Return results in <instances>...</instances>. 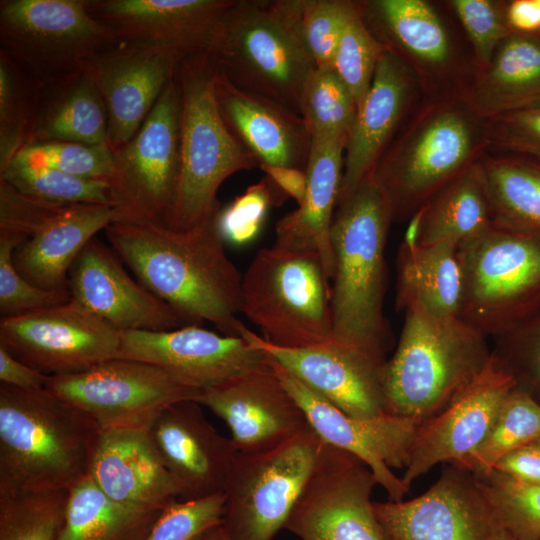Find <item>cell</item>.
I'll return each mask as SVG.
<instances>
[{"label":"cell","mask_w":540,"mask_h":540,"mask_svg":"<svg viewBox=\"0 0 540 540\" xmlns=\"http://www.w3.org/2000/svg\"><path fill=\"white\" fill-rule=\"evenodd\" d=\"M163 510L116 501L89 473L69 490L58 540H147Z\"/></svg>","instance_id":"obj_34"},{"label":"cell","mask_w":540,"mask_h":540,"mask_svg":"<svg viewBox=\"0 0 540 540\" xmlns=\"http://www.w3.org/2000/svg\"><path fill=\"white\" fill-rule=\"evenodd\" d=\"M331 286L319 256L272 246L242 277L241 310L273 345L302 348L333 341Z\"/></svg>","instance_id":"obj_7"},{"label":"cell","mask_w":540,"mask_h":540,"mask_svg":"<svg viewBox=\"0 0 540 540\" xmlns=\"http://www.w3.org/2000/svg\"><path fill=\"white\" fill-rule=\"evenodd\" d=\"M53 141L109 145L106 107L86 71L42 88L30 145Z\"/></svg>","instance_id":"obj_33"},{"label":"cell","mask_w":540,"mask_h":540,"mask_svg":"<svg viewBox=\"0 0 540 540\" xmlns=\"http://www.w3.org/2000/svg\"><path fill=\"white\" fill-rule=\"evenodd\" d=\"M494 225L481 168L456 176L414 214L404 240L418 245L450 242L457 247Z\"/></svg>","instance_id":"obj_31"},{"label":"cell","mask_w":540,"mask_h":540,"mask_svg":"<svg viewBox=\"0 0 540 540\" xmlns=\"http://www.w3.org/2000/svg\"><path fill=\"white\" fill-rule=\"evenodd\" d=\"M46 389L86 413L102 429H148L165 408L196 400L201 392L157 365L125 358L50 376Z\"/></svg>","instance_id":"obj_12"},{"label":"cell","mask_w":540,"mask_h":540,"mask_svg":"<svg viewBox=\"0 0 540 540\" xmlns=\"http://www.w3.org/2000/svg\"><path fill=\"white\" fill-rule=\"evenodd\" d=\"M347 139V136L312 137L303 202L296 210L284 215L275 228L276 246L317 254L328 279L333 278L335 271L330 234L343 176Z\"/></svg>","instance_id":"obj_28"},{"label":"cell","mask_w":540,"mask_h":540,"mask_svg":"<svg viewBox=\"0 0 540 540\" xmlns=\"http://www.w3.org/2000/svg\"><path fill=\"white\" fill-rule=\"evenodd\" d=\"M392 220L385 193L369 175L337 204L330 234L335 256L332 339L380 365L386 363L393 342L384 315L385 247Z\"/></svg>","instance_id":"obj_2"},{"label":"cell","mask_w":540,"mask_h":540,"mask_svg":"<svg viewBox=\"0 0 540 540\" xmlns=\"http://www.w3.org/2000/svg\"><path fill=\"white\" fill-rule=\"evenodd\" d=\"M325 442L310 427L272 447L237 452L221 526L230 540H272L310 480Z\"/></svg>","instance_id":"obj_10"},{"label":"cell","mask_w":540,"mask_h":540,"mask_svg":"<svg viewBox=\"0 0 540 540\" xmlns=\"http://www.w3.org/2000/svg\"><path fill=\"white\" fill-rule=\"evenodd\" d=\"M512 147L525 153H529L540 160V145L514 140Z\"/></svg>","instance_id":"obj_59"},{"label":"cell","mask_w":540,"mask_h":540,"mask_svg":"<svg viewBox=\"0 0 540 540\" xmlns=\"http://www.w3.org/2000/svg\"><path fill=\"white\" fill-rule=\"evenodd\" d=\"M235 1L87 0V9L121 41L158 48L180 62L207 52Z\"/></svg>","instance_id":"obj_20"},{"label":"cell","mask_w":540,"mask_h":540,"mask_svg":"<svg viewBox=\"0 0 540 540\" xmlns=\"http://www.w3.org/2000/svg\"><path fill=\"white\" fill-rule=\"evenodd\" d=\"M180 489V500L224 492L237 450L218 433L195 400L165 408L147 429Z\"/></svg>","instance_id":"obj_25"},{"label":"cell","mask_w":540,"mask_h":540,"mask_svg":"<svg viewBox=\"0 0 540 540\" xmlns=\"http://www.w3.org/2000/svg\"><path fill=\"white\" fill-rule=\"evenodd\" d=\"M113 153L114 172L108 182L113 222L169 228L181 172L175 75L137 133Z\"/></svg>","instance_id":"obj_11"},{"label":"cell","mask_w":540,"mask_h":540,"mask_svg":"<svg viewBox=\"0 0 540 540\" xmlns=\"http://www.w3.org/2000/svg\"><path fill=\"white\" fill-rule=\"evenodd\" d=\"M69 491L0 492V540H58Z\"/></svg>","instance_id":"obj_40"},{"label":"cell","mask_w":540,"mask_h":540,"mask_svg":"<svg viewBox=\"0 0 540 540\" xmlns=\"http://www.w3.org/2000/svg\"><path fill=\"white\" fill-rule=\"evenodd\" d=\"M459 317L497 338L540 312V237L497 225L458 246Z\"/></svg>","instance_id":"obj_8"},{"label":"cell","mask_w":540,"mask_h":540,"mask_svg":"<svg viewBox=\"0 0 540 540\" xmlns=\"http://www.w3.org/2000/svg\"><path fill=\"white\" fill-rule=\"evenodd\" d=\"M13 161L107 183L114 172V153L107 144L87 145L65 141L36 143L24 147Z\"/></svg>","instance_id":"obj_44"},{"label":"cell","mask_w":540,"mask_h":540,"mask_svg":"<svg viewBox=\"0 0 540 540\" xmlns=\"http://www.w3.org/2000/svg\"><path fill=\"white\" fill-rule=\"evenodd\" d=\"M451 3L473 42L478 58L489 63L495 46L505 35L498 11L487 0H455Z\"/></svg>","instance_id":"obj_52"},{"label":"cell","mask_w":540,"mask_h":540,"mask_svg":"<svg viewBox=\"0 0 540 540\" xmlns=\"http://www.w3.org/2000/svg\"><path fill=\"white\" fill-rule=\"evenodd\" d=\"M240 336L347 415L371 419L386 414L384 365L361 352L334 341L302 348L280 347L245 326Z\"/></svg>","instance_id":"obj_21"},{"label":"cell","mask_w":540,"mask_h":540,"mask_svg":"<svg viewBox=\"0 0 540 540\" xmlns=\"http://www.w3.org/2000/svg\"><path fill=\"white\" fill-rule=\"evenodd\" d=\"M49 375L25 364L0 346V382L24 391L46 389Z\"/></svg>","instance_id":"obj_54"},{"label":"cell","mask_w":540,"mask_h":540,"mask_svg":"<svg viewBox=\"0 0 540 540\" xmlns=\"http://www.w3.org/2000/svg\"><path fill=\"white\" fill-rule=\"evenodd\" d=\"M468 122L455 112L438 114L401 157L375 166L370 174L385 193L393 218L422 207L453 180L472 149Z\"/></svg>","instance_id":"obj_23"},{"label":"cell","mask_w":540,"mask_h":540,"mask_svg":"<svg viewBox=\"0 0 540 540\" xmlns=\"http://www.w3.org/2000/svg\"><path fill=\"white\" fill-rule=\"evenodd\" d=\"M510 25L521 31H533L540 28V13L536 0H517L508 9Z\"/></svg>","instance_id":"obj_57"},{"label":"cell","mask_w":540,"mask_h":540,"mask_svg":"<svg viewBox=\"0 0 540 540\" xmlns=\"http://www.w3.org/2000/svg\"><path fill=\"white\" fill-rule=\"evenodd\" d=\"M25 240L0 232V313L12 317L31 313L71 300L70 291L47 290L33 285L15 268L13 254Z\"/></svg>","instance_id":"obj_46"},{"label":"cell","mask_w":540,"mask_h":540,"mask_svg":"<svg viewBox=\"0 0 540 540\" xmlns=\"http://www.w3.org/2000/svg\"><path fill=\"white\" fill-rule=\"evenodd\" d=\"M479 99L492 112L540 106V40L509 38L484 78Z\"/></svg>","instance_id":"obj_35"},{"label":"cell","mask_w":540,"mask_h":540,"mask_svg":"<svg viewBox=\"0 0 540 540\" xmlns=\"http://www.w3.org/2000/svg\"><path fill=\"white\" fill-rule=\"evenodd\" d=\"M300 114L312 137L349 136L356 102L333 68H316L305 82Z\"/></svg>","instance_id":"obj_42"},{"label":"cell","mask_w":540,"mask_h":540,"mask_svg":"<svg viewBox=\"0 0 540 540\" xmlns=\"http://www.w3.org/2000/svg\"><path fill=\"white\" fill-rule=\"evenodd\" d=\"M287 196L267 175L249 186L217 215L218 230L224 242L243 245L252 241L261 229L267 210L281 205Z\"/></svg>","instance_id":"obj_48"},{"label":"cell","mask_w":540,"mask_h":540,"mask_svg":"<svg viewBox=\"0 0 540 540\" xmlns=\"http://www.w3.org/2000/svg\"><path fill=\"white\" fill-rule=\"evenodd\" d=\"M0 179L18 191L56 204H110L109 185L64 172L12 161Z\"/></svg>","instance_id":"obj_43"},{"label":"cell","mask_w":540,"mask_h":540,"mask_svg":"<svg viewBox=\"0 0 540 540\" xmlns=\"http://www.w3.org/2000/svg\"><path fill=\"white\" fill-rule=\"evenodd\" d=\"M360 9L344 0H304L302 33L317 68H333L341 36Z\"/></svg>","instance_id":"obj_47"},{"label":"cell","mask_w":540,"mask_h":540,"mask_svg":"<svg viewBox=\"0 0 540 540\" xmlns=\"http://www.w3.org/2000/svg\"><path fill=\"white\" fill-rule=\"evenodd\" d=\"M41 91L31 74L0 52V172L30 145Z\"/></svg>","instance_id":"obj_37"},{"label":"cell","mask_w":540,"mask_h":540,"mask_svg":"<svg viewBox=\"0 0 540 540\" xmlns=\"http://www.w3.org/2000/svg\"><path fill=\"white\" fill-rule=\"evenodd\" d=\"M371 11L389 33L410 53L433 64L449 56L447 33L435 11L421 0H378Z\"/></svg>","instance_id":"obj_39"},{"label":"cell","mask_w":540,"mask_h":540,"mask_svg":"<svg viewBox=\"0 0 540 540\" xmlns=\"http://www.w3.org/2000/svg\"><path fill=\"white\" fill-rule=\"evenodd\" d=\"M114 220L110 204H65L13 254L17 271L33 285L69 291L70 269L87 243Z\"/></svg>","instance_id":"obj_30"},{"label":"cell","mask_w":540,"mask_h":540,"mask_svg":"<svg viewBox=\"0 0 540 540\" xmlns=\"http://www.w3.org/2000/svg\"><path fill=\"white\" fill-rule=\"evenodd\" d=\"M536 3H537L538 10H539V13H540V0H536Z\"/></svg>","instance_id":"obj_62"},{"label":"cell","mask_w":540,"mask_h":540,"mask_svg":"<svg viewBox=\"0 0 540 540\" xmlns=\"http://www.w3.org/2000/svg\"><path fill=\"white\" fill-rule=\"evenodd\" d=\"M90 475L118 502L163 510L180 500L147 429H102Z\"/></svg>","instance_id":"obj_27"},{"label":"cell","mask_w":540,"mask_h":540,"mask_svg":"<svg viewBox=\"0 0 540 540\" xmlns=\"http://www.w3.org/2000/svg\"><path fill=\"white\" fill-rule=\"evenodd\" d=\"M492 470L523 483L540 485V447L530 443L515 449L503 456Z\"/></svg>","instance_id":"obj_53"},{"label":"cell","mask_w":540,"mask_h":540,"mask_svg":"<svg viewBox=\"0 0 540 540\" xmlns=\"http://www.w3.org/2000/svg\"><path fill=\"white\" fill-rule=\"evenodd\" d=\"M514 140L540 145V106L512 112L507 117Z\"/></svg>","instance_id":"obj_56"},{"label":"cell","mask_w":540,"mask_h":540,"mask_svg":"<svg viewBox=\"0 0 540 540\" xmlns=\"http://www.w3.org/2000/svg\"><path fill=\"white\" fill-rule=\"evenodd\" d=\"M372 505L385 540H487L494 521L475 476L456 463L421 495Z\"/></svg>","instance_id":"obj_17"},{"label":"cell","mask_w":540,"mask_h":540,"mask_svg":"<svg viewBox=\"0 0 540 540\" xmlns=\"http://www.w3.org/2000/svg\"><path fill=\"white\" fill-rule=\"evenodd\" d=\"M123 264L111 247L91 239L70 269L71 299L119 331L200 325L132 278Z\"/></svg>","instance_id":"obj_19"},{"label":"cell","mask_w":540,"mask_h":540,"mask_svg":"<svg viewBox=\"0 0 540 540\" xmlns=\"http://www.w3.org/2000/svg\"><path fill=\"white\" fill-rule=\"evenodd\" d=\"M303 9L304 0H236L207 50L217 71L300 114L305 82L317 68L302 33Z\"/></svg>","instance_id":"obj_5"},{"label":"cell","mask_w":540,"mask_h":540,"mask_svg":"<svg viewBox=\"0 0 540 540\" xmlns=\"http://www.w3.org/2000/svg\"><path fill=\"white\" fill-rule=\"evenodd\" d=\"M121 42L96 20L87 0H2L0 52L44 87L86 71L101 53Z\"/></svg>","instance_id":"obj_9"},{"label":"cell","mask_w":540,"mask_h":540,"mask_svg":"<svg viewBox=\"0 0 540 540\" xmlns=\"http://www.w3.org/2000/svg\"><path fill=\"white\" fill-rule=\"evenodd\" d=\"M178 63L158 48L123 41L90 63L86 73L105 104L113 151L137 133L174 78Z\"/></svg>","instance_id":"obj_24"},{"label":"cell","mask_w":540,"mask_h":540,"mask_svg":"<svg viewBox=\"0 0 540 540\" xmlns=\"http://www.w3.org/2000/svg\"><path fill=\"white\" fill-rule=\"evenodd\" d=\"M462 296L463 273L456 245L402 242L397 256L398 310L417 300L437 316L459 317Z\"/></svg>","instance_id":"obj_32"},{"label":"cell","mask_w":540,"mask_h":540,"mask_svg":"<svg viewBox=\"0 0 540 540\" xmlns=\"http://www.w3.org/2000/svg\"><path fill=\"white\" fill-rule=\"evenodd\" d=\"M516 381L493 355L480 375L440 412L420 423L410 459L401 477L409 489L439 463L459 462L471 454L490 432Z\"/></svg>","instance_id":"obj_16"},{"label":"cell","mask_w":540,"mask_h":540,"mask_svg":"<svg viewBox=\"0 0 540 540\" xmlns=\"http://www.w3.org/2000/svg\"><path fill=\"white\" fill-rule=\"evenodd\" d=\"M62 205L28 196L0 179V232L27 240Z\"/></svg>","instance_id":"obj_51"},{"label":"cell","mask_w":540,"mask_h":540,"mask_svg":"<svg viewBox=\"0 0 540 540\" xmlns=\"http://www.w3.org/2000/svg\"><path fill=\"white\" fill-rule=\"evenodd\" d=\"M540 438V402L515 388L504 400L484 441L471 454L455 462L476 476L491 472L509 452Z\"/></svg>","instance_id":"obj_38"},{"label":"cell","mask_w":540,"mask_h":540,"mask_svg":"<svg viewBox=\"0 0 540 540\" xmlns=\"http://www.w3.org/2000/svg\"><path fill=\"white\" fill-rule=\"evenodd\" d=\"M224 492L194 500H176L161 513L147 540H193L222 523Z\"/></svg>","instance_id":"obj_50"},{"label":"cell","mask_w":540,"mask_h":540,"mask_svg":"<svg viewBox=\"0 0 540 540\" xmlns=\"http://www.w3.org/2000/svg\"><path fill=\"white\" fill-rule=\"evenodd\" d=\"M195 401L227 424L238 452L272 447L310 427L270 357L267 366L204 389Z\"/></svg>","instance_id":"obj_22"},{"label":"cell","mask_w":540,"mask_h":540,"mask_svg":"<svg viewBox=\"0 0 540 540\" xmlns=\"http://www.w3.org/2000/svg\"><path fill=\"white\" fill-rule=\"evenodd\" d=\"M494 225L540 237V168L499 161L481 168Z\"/></svg>","instance_id":"obj_36"},{"label":"cell","mask_w":540,"mask_h":540,"mask_svg":"<svg viewBox=\"0 0 540 540\" xmlns=\"http://www.w3.org/2000/svg\"><path fill=\"white\" fill-rule=\"evenodd\" d=\"M409 91L407 69L387 47L347 139L337 204L348 198L372 173L404 112Z\"/></svg>","instance_id":"obj_29"},{"label":"cell","mask_w":540,"mask_h":540,"mask_svg":"<svg viewBox=\"0 0 540 540\" xmlns=\"http://www.w3.org/2000/svg\"><path fill=\"white\" fill-rule=\"evenodd\" d=\"M216 67L207 52L181 60L175 81L180 97L181 172L169 228L190 230L221 205L217 191L231 175L260 167L259 161L231 134L219 112Z\"/></svg>","instance_id":"obj_6"},{"label":"cell","mask_w":540,"mask_h":540,"mask_svg":"<svg viewBox=\"0 0 540 540\" xmlns=\"http://www.w3.org/2000/svg\"><path fill=\"white\" fill-rule=\"evenodd\" d=\"M494 517V516H493ZM487 540H513L510 535L496 522L492 523Z\"/></svg>","instance_id":"obj_60"},{"label":"cell","mask_w":540,"mask_h":540,"mask_svg":"<svg viewBox=\"0 0 540 540\" xmlns=\"http://www.w3.org/2000/svg\"><path fill=\"white\" fill-rule=\"evenodd\" d=\"M193 540H230L223 530L221 524L217 525Z\"/></svg>","instance_id":"obj_58"},{"label":"cell","mask_w":540,"mask_h":540,"mask_svg":"<svg viewBox=\"0 0 540 540\" xmlns=\"http://www.w3.org/2000/svg\"><path fill=\"white\" fill-rule=\"evenodd\" d=\"M101 435L48 389L0 383V492L69 491L90 473Z\"/></svg>","instance_id":"obj_3"},{"label":"cell","mask_w":540,"mask_h":540,"mask_svg":"<svg viewBox=\"0 0 540 540\" xmlns=\"http://www.w3.org/2000/svg\"><path fill=\"white\" fill-rule=\"evenodd\" d=\"M219 211L187 231L112 222L104 232L150 292L200 324L206 320L223 335L240 336L245 326L237 318L243 275L226 255Z\"/></svg>","instance_id":"obj_1"},{"label":"cell","mask_w":540,"mask_h":540,"mask_svg":"<svg viewBox=\"0 0 540 540\" xmlns=\"http://www.w3.org/2000/svg\"><path fill=\"white\" fill-rule=\"evenodd\" d=\"M120 331L72 299L0 319V346L49 375L77 373L119 358Z\"/></svg>","instance_id":"obj_13"},{"label":"cell","mask_w":540,"mask_h":540,"mask_svg":"<svg viewBox=\"0 0 540 540\" xmlns=\"http://www.w3.org/2000/svg\"><path fill=\"white\" fill-rule=\"evenodd\" d=\"M494 340L492 355L513 376L516 388L540 402V312Z\"/></svg>","instance_id":"obj_49"},{"label":"cell","mask_w":540,"mask_h":540,"mask_svg":"<svg viewBox=\"0 0 540 540\" xmlns=\"http://www.w3.org/2000/svg\"><path fill=\"white\" fill-rule=\"evenodd\" d=\"M281 383L303 410L311 428L327 444L359 458L372 472L389 501L403 500L409 489L392 468H405L421 421L384 414L371 419L347 415L312 391L270 355Z\"/></svg>","instance_id":"obj_15"},{"label":"cell","mask_w":540,"mask_h":540,"mask_svg":"<svg viewBox=\"0 0 540 540\" xmlns=\"http://www.w3.org/2000/svg\"><path fill=\"white\" fill-rule=\"evenodd\" d=\"M474 476L496 522L513 540H540V485L497 470Z\"/></svg>","instance_id":"obj_41"},{"label":"cell","mask_w":540,"mask_h":540,"mask_svg":"<svg viewBox=\"0 0 540 540\" xmlns=\"http://www.w3.org/2000/svg\"><path fill=\"white\" fill-rule=\"evenodd\" d=\"M214 94L229 131L260 165L306 170L312 138L300 114L238 88L217 69Z\"/></svg>","instance_id":"obj_26"},{"label":"cell","mask_w":540,"mask_h":540,"mask_svg":"<svg viewBox=\"0 0 540 540\" xmlns=\"http://www.w3.org/2000/svg\"><path fill=\"white\" fill-rule=\"evenodd\" d=\"M119 358L157 365L200 391L269 364L242 336L189 325L169 331H120Z\"/></svg>","instance_id":"obj_18"},{"label":"cell","mask_w":540,"mask_h":540,"mask_svg":"<svg viewBox=\"0 0 540 540\" xmlns=\"http://www.w3.org/2000/svg\"><path fill=\"white\" fill-rule=\"evenodd\" d=\"M371 470L325 443L284 528L300 540H385L373 512Z\"/></svg>","instance_id":"obj_14"},{"label":"cell","mask_w":540,"mask_h":540,"mask_svg":"<svg viewBox=\"0 0 540 540\" xmlns=\"http://www.w3.org/2000/svg\"><path fill=\"white\" fill-rule=\"evenodd\" d=\"M260 168L288 196L294 198L298 203V206L303 202L307 185L305 170L271 165H260Z\"/></svg>","instance_id":"obj_55"},{"label":"cell","mask_w":540,"mask_h":540,"mask_svg":"<svg viewBox=\"0 0 540 540\" xmlns=\"http://www.w3.org/2000/svg\"><path fill=\"white\" fill-rule=\"evenodd\" d=\"M397 347L383 366L385 413L421 422L440 412L489 363L487 337L460 317L409 301Z\"/></svg>","instance_id":"obj_4"},{"label":"cell","mask_w":540,"mask_h":540,"mask_svg":"<svg viewBox=\"0 0 540 540\" xmlns=\"http://www.w3.org/2000/svg\"><path fill=\"white\" fill-rule=\"evenodd\" d=\"M533 443L540 447V438H538V439H537L536 441H534Z\"/></svg>","instance_id":"obj_61"},{"label":"cell","mask_w":540,"mask_h":540,"mask_svg":"<svg viewBox=\"0 0 540 540\" xmlns=\"http://www.w3.org/2000/svg\"><path fill=\"white\" fill-rule=\"evenodd\" d=\"M386 49L366 27L360 9L344 30L333 63L334 71L352 94L357 110L371 87L377 64Z\"/></svg>","instance_id":"obj_45"}]
</instances>
